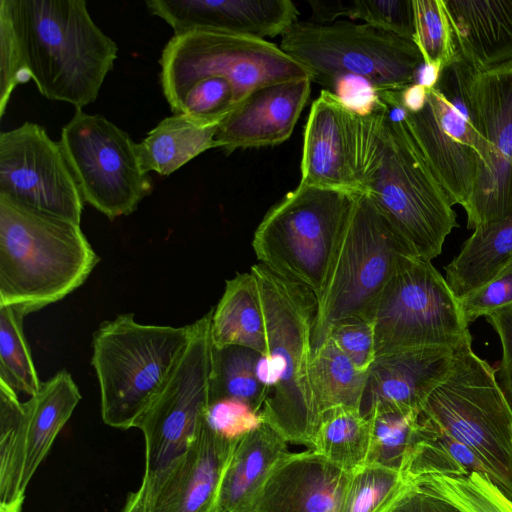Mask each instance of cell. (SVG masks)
Returning <instances> with one entry per match:
<instances>
[{"instance_id":"cell-1","label":"cell","mask_w":512,"mask_h":512,"mask_svg":"<svg viewBox=\"0 0 512 512\" xmlns=\"http://www.w3.org/2000/svg\"><path fill=\"white\" fill-rule=\"evenodd\" d=\"M28 80L47 99L76 109L93 103L113 69L118 46L92 20L84 0H0Z\"/></svg>"},{"instance_id":"cell-2","label":"cell","mask_w":512,"mask_h":512,"mask_svg":"<svg viewBox=\"0 0 512 512\" xmlns=\"http://www.w3.org/2000/svg\"><path fill=\"white\" fill-rule=\"evenodd\" d=\"M250 271L259 284L267 334V352L257 363L265 387L261 415L287 442L310 449L321 418L310 383L317 297L260 263Z\"/></svg>"},{"instance_id":"cell-3","label":"cell","mask_w":512,"mask_h":512,"mask_svg":"<svg viewBox=\"0 0 512 512\" xmlns=\"http://www.w3.org/2000/svg\"><path fill=\"white\" fill-rule=\"evenodd\" d=\"M98 261L80 224L0 196V306L40 310L80 287Z\"/></svg>"},{"instance_id":"cell-4","label":"cell","mask_w":512,"mask_h":512,"mask_svg":"<svg viewBox=\"0 0 512 512\" xmlns=\"http://www.w3.org/2000/svg\"><path fill=\"white\" fill-rule=\"evenodd\" d=\"M388 105V104H387ZM379 137L358 182L412 253L431 261L458 227L457 214L405 123V110L388 105Z\"/></svg>"},{"instance_id":"cell-5","label":"cell","mask_w":512,"mask_h":512,"mask_svg":"<svg viewBox=\"0 0 512 512\" xmlns=\"http://www.w3.org/2000/svg\"><path fill=\"white\" fill-rule=\"evenodd\" d=\"M183 327L140 324L133 314L103 322L93 335L92 366L100 387L103 422L129 429L164 387L191 337Z\"/></svg>"},{"instance_id":"cell-6","label":"cell","mask_w":512,"mask_h":512,"mask_svg":"<svg viewBox=\"0 0 512 512\" xmlns=\"http://www.w3.org/2000/svg\"><path fill=\"white\" fill-rule=\"evenodd\" d=\"M418 419L472 450L487 477L512 499V406L472 343L454 351L451 370L426 398Z\"/></svg>"},{"instance_id":"cell-7","label":"cell","mask_w":512,"mask_h":512,"mask_svg":"<svg viewBox=\"0 0 512 512\" xmlns=\"http://www.w3.org/2000/svg\"><path fill=\"white\" fill-rule=\"evenodd\" d=\"M358 193L302 183L271 207L254 232L260 264L321 296Z\"/></svg>"},{"instance_id":"cell-8","label":"cell","mask_w":512,"mask_h":512,"mask_svg":"<svg viewBox=\"0 0 512 512\" xmlns=\"http://www.w3.org/2000/svg\"><path fill=\"white\" fill-rule=\"evenodd\" d=\"M476 71L458 58L428 90L424 108L405 123L453 205L467 206L488 146L475 95Z\"/></svg>"},{"instance_id":"cell-9","label":"cell","mask_w":512,"mask_h":512,"mask_svg":"<svg viewBox=\"0 0 512 512\" xmlns=\"http://www.w3.org/2000/svg\"><path fill=\"white\" fill-rule=\"evenodd\" d=\"M406 255L415 256L374 202L358 193L317 299L312 352L336 323L349 318L373 321L378 299Z\"/></svg>"},{"instance_id":"cell-10","label":"cell","mask_w":512,"mask_h":512,"mask_svg":"<svg viewBox=\"0 0 512 512\" xmlns=\"http://www.w3.org/2000/svg\"><path fill=\"white\" fill-rule=\"evenodd\" d=\"M280 48L323 86L352 75L367 80L377 91L401 90L415 82L424 62L413 41L348 21H297L281 36Z\"/></svg>"},{"instance_id":"cell-11","label":"cell","mask_w":512,"mask_h":512,"mask_svg":"<svg viewBox=\"0 0 512 512\" xmlns=\"http://www.w3.org/2000/svg\"><path fill=\"white\" fill-rule=\"evenodd\" d=\"M375 354L426 347L456 350L472 336L446 279L431 261L402 257L373 314Z\"/></svg>"},{"instance_id":"cell-12","label":"cell","mask_w":512,"mask_h":512,"mask_svg":"<svg viewBox=\"0 0 512 512\" xmlns=\"http://www.w3.org/2000/svg\"><path fill=\"white\" fill-rule=\"evenodd\" d=\"M159 62L163 93L202 78L217 77L232 83L238 104L265 85L311 77L280 46L265 39L219 31L174 34Z\"/></svg>"},{"instance_id":"cell-13","label":"cell","mask_w":512,"mask_h":512,"mask_svg":"<svg viewBox=\"0 0 512 512\" xmlns=\"http://www.w3.org/2000/svg\"><path fill=\"white\" fill-rule=\"evenodd\" d=\"M59 142L84 201L110 220L132 214L151 194L136 143L104 116L76 109Z\"/></svg>"},{"instance_id":"cell-14","label":"cell","mask_w":512,"mask_h":512,"mask_svg":"<svg viewBox=\"0 0 512 512\" xmlns=\"http://www.w3.org/2000/svg\"><path fill=\"white\" fill-rule=\"evenodd\" d=\"M213 309L192 323L190 341L173 372L136 424L145 441L150 479L182 454L195 437L210 402Z\"/></svg>"},{"instance_id":"cell-15","label":"cell","mask_w":512,"mask_h":512,"mask_svg":"<svg viewBox=\"0 0 512 512\" xmlns=\"http://www.w3.org/2000/svg\"><path fill=\"white\" fill-rule=\"evenodd\" d=\"M0 196L77 224L85 202L60 142L32 122L0 133Z\"/></svg>"},{"instance_id":"cell-16","label":"cell","mask_w":512,"mask_h":512,"mask_svg":"<svg viewBox=\"0 0 512 512\" xmlns=\"http://www.w3.org/2000/svg\"><path fill=\"white\" fill-rule=\"evenodd\" d=\"M475 95L488 158L464 209L473 230L512 214V62L478 73Z\"/></svg>"},{"instance_id":"cell-17","label":"cell","mask_w":512,"mask_h":512,"mask_svg":"<svg viewBox=\"0 0 512 512\" xmlns=\"http://www.w3.org/2000/svg\"><path fill=\"white\" fill-rule=\"evenodd\" d=\"M238 441L217 434L203 417L187 449L157 475L142 479L146 512H216L222 479Z\"/></svg>"},{"instance_id":"cell-18","label":"cell","mask_w":512,"mask_h":512,"mask_svg":"<svg viewBox=\"0 0 512 512\" xmlns=\"http://www.w3.org/2000/svg\"><path fill=\"white\" fill-rule=\"evenodd\" d=\"M356 113L323 89L304 128L300 183L360 193L355 177Z\"/></svg>"},{"instance_id":"cell-19","label":"cell","mask_w":512,"mask_h":512,"mask_svg":"<svg viewBox=\"0 0 512 512\" xmlns=\"http://www.w3.org/2000/svg\"><path fill=\"white\" fill-rule=\"evenodd\" d=\"M149 11L175 34L219 31L265 39L283 35L298 20L290 0H149Z\"/></svg>"},{"instance_id":"cell-20","label":"cell","mask_w":512,"mask_h":512,"mask_svg":"<svg viewBox=\"0 0 512 512\" xmlns=\"http://www.w3.org/2000/svg\"><path fill=\"white\" fill-rule=\"evenodd\" d=\"M311 82V77L296 78L253 91L217 126L216 147L230 154L286 141L307 104Z\"/></svg>"},{"instance_id":"cell-21","label":"cell","mask_w":512,"mask_h":512,"mask_svg":"<svg viewBox=\"0 0 512 512\" xmlns=\"http://www.w3.org/2000/svg\"><path fill=\"white\" fill-rule=\"evenodd\" d=\"M350 473L312 449L288 452L244 512H337Z\"/></svg>"},{"instance_id":"cell-22","label":"cell","mask_w":512,"mask_h":512,"mask_svg":"<svg viewBox=\"0 0 512 512\" xmlns=\"http://www.w3.org/2000/svg\"><path fill=\"white\" fill-rule=\"evenodd\" d=\"M454 351L426 347L377 356L367 371L362 415L377 403L420 412L426 398L451 370Z\"/></svg>"},{"instance_id":"cell-23","label":"cell","mask_w":512,"mask_h":512,"mask_svg":"<svg viewBox=\"0 0 512 512\" xmlns=\"http://www.w3.org/2000/svg\"><path fill=\"white\" fill-rule=\"evenodd\" d=\"M459 57L479 73L512 62V0H443Z\"/></svg>"},{"instance_id":"cell-24","label":"cell","mask_w":512,"mask_h":512,"mask_svg":"<svg viewBox=\"0 0 512 512\" xmlns=\"http://www.w3.org/2000/svg\"><path fill=\"white\" fill-rule=\"evenodd\" d=\"M80 399L81 394L72 376L66 370H62L42 382L39 391L23 403L25 490Z\"/></svg>"},{"instance_id":"cell-25","label":"cell","mask_w":512,"mask_h":512,"mask_svg":"<svg viewBox=\"0 0 512 512\" xmlns=\"http://www.w3.org/2000/svg\"><path fill=\"white\" fill-rule=\"evenodd\" d=\"M287 441L267 423L242 437L224 473L216 512H244L277 462Z\"/></svg>"},{"instance_id":"cell-26","label":"cell","mask_w":512,"mask_h":512,"mask_svg":"<svg viewBox=\"0 0 512 512\" xmlns=\"http://www.w3.org/2000/svg\"><path fill=\"white\" fill-rule=\"evenodd\" d=\"M211 337L216 349L239 346L266 354L264 308L257 278L251 271L226 281L224 293L213 308Z\"/></svg>"},{"instance_id":"cell-27","label":"cell","mask_w":512,"mask_h":512,"mask_svg":"<svg viewBox=\"0 0 512 512\" xmlns=\"http://www.w3.org/2000/svg\"><path fill=\"white\" fill-rule=\"evenodd\" d=\"M218 125H206L184 114L161 120L136 144L146 172L169 176L204 151L215 148Z\"/></svg>"},{"instance_id":"cell-28","label":"cell","mask_w":512,"mask_h":512,"mask_svg":"<svg viewBox=\"0 0 512 512\" xmlns=\"http://www.w3.org/2000/svg\"><path fill=\"white\" fill-rule=\"evenodd\" d=\"M512 260V214L477 228L446 266V281L460 298L480 287Z\"/></svg>"},{"instance_id":"cell-29","label":"cell","mask_w":512,"mask_h":512,"mask_svg":"<svg viewBox=\"0 0 512 512\" xmlns=\"http://www.w3.org/2000/svg\"><path fill=\"white\" fill-rule=\"evenodd\" d=\"M24 404L0 381V512H22L25 462Z\"/></svg>"},{"instance_id":"cell-30","label":"cell","mask_w":512,"mask_h":512,"mask_svg":"<svg viewBox=\"0 0 512 512\" xmlns=\"http://www.w3.org/2000/svg\"><path fill=\"white\" fill-rule=\"evenodd\" d=\"M366 378L329 337L313 350L310 383L320 415L338 407L360 410Z\"/></svg>"},{"instance_id":"cell-31","label":"cell","mask_w":512,"mask_h":512,"mask_svg":"<svg viewBox=\"0 0 512 512\" xmlns=\"http://www.w3.org/2000/svg\"><path fill=\"white\" fill-rule=\"evenodd\" d=\"M310 449L348 472L361 468L367 464L370 450L368 418L354 408L325 411Z\"/></svg>"},{"instance_id":"cell-32","label":"cell","mask_w":512,"mask_h":512,"mask_svg":"<svg viewBox=\"0 0 512 512\" xmlns=\"http://www.w3.org/2000/svg\"><path fill=\"white\" fill-rule=\"evenodd\" d=\"M472 471L485 474L482 463L472 450L419 421L416 441L402 469L409 482L430 474L459 475Z\"/></svg>"},{"instance_id":"cell-33","label":"cell","mask_w":512,"mask_h":512,"mask_svg":"<svg viewBox=\"0 0 512 512\" xmlns=\"http://www.w3.org/2000/svg\"><path fill=\"white\" fill-rule=\"evenodd\" d=\"M419 412L391 404L377 403L365 415L370 423L368 462L403 469L416 441Z\"/></svg>"},{"instance_id":"cell-34","label":"cell","mask_w":512,"mask_h":512,"mask_svg":"<svg viewBox=\"0 0 512 512\" xmlns=\"http://www.w3.org/2000/svg\"><path fill=\"white\" fill-rule=\"evenodd\" d=\"M260 353L245 347H213L210 401L233 398L261 413L265 387L257 375Z\"/></svg>"},{"instance_id":"cell-35","label":"cell","mask_w":512,"mask_h":512,"mask_svg":"<svg viewBox=\"0 0 512 512\" xmlns=\"http://www.w3.org/2000/svg\"><path fill=\"white\" fill-rule=\"evenodd\" d=\"M409 483L451 503L462 512H512V499L484 473L430 474Z\"/></svg>"},{"instance_id":"cell-36","label":"cell","mask_w":512,"mask_h":512,"mask_svg":"<svg viewBox=\"0 0 512 512\" xmlns=\"http://www.w3.org/2000/svg\"><path fill=\"white\" fill-rule=\"evenodd\" d=\"M408 485L401 470L367 463L350 473L337 512H389Z\"/></svg>"},{"instance_id":"cell-37","label":"cell","mask_w":512,"mask_h":512,"mask_svg":"<svg viewBox=\"0 0 512 512\" xmlns=\"http://www.w3.org/2000/svg\"><path fill=\"white\" fill-rule=\"evenodd\" d=\"M25 316L10 306H0V381L17 394L34 396L40 382L23 332Z\"/></svg>"},{"instance_id":"cell-38","label":"cell","mask_w":512,"mask_h":512,"mask_svg":"<svg viewBox=\"0 0 512 512\" xmlns=\"http://www.w3.org/2000/svg\"><path fill=\"white\" fill-rule=\"evenodd\" d=\"M414 43L426 64L443 69L459 58L443 0H412Z\"/></svg>"},{"instance_id":"cell-39","label":"cell","mask_w":512,"mask_h":512,"mask_svg":"<svg viewBox=\"0 0 512 512\" xmlns=\"http://www.w3.org/2000/svg\"><path fill=\"white\" fill-rule=\"evenodd\" d=\"M342 16L414 42L412 0L343 1Z\"/></svg>"},{"instance_id":"cell-40","label":"cell","mask_w":512,"mask_h":512,"mask_svg":"<svg viewBox=\"0 0 512 512\" xmlns=\"http://www.w3.org/2000/svg\"><path fill=\"white\" fill-rule=\"evenodd\" d=\"M204 418L213 431L231 441L240 440L264 423L261 413L233 398L210 401Z\"/></svg>"},{"instance_id":"cell-41","label":"cell","mask_w":512,"mask_h":512,"mask_svg":"<svg viewBox=\"0 0 512 512\" xmlns=\"http://www.w3.org/2000/svg\"><path fill=\"white\" fill-rule=\"evenodd\" d=\"M336 347L362 372H367L376 358L373 321L349 318L336 323L328 332Z\"/></svg>"},{"instance_id":"cell-42","label":"cell","mask_w":512,"mask_h":512,"mask_svg":"<svg viewBox=\"0 0 512 512\" xmlns=\"http://www.w3.org/2000/svg\"><path fill=\"white\" fill-rule=\"evenodd\" d=\"M28 81L9 13L0 1V117L15 88Z\"/></svg>"},{"instance_id":"cell-43","label":"cell","mask_w":512,"mask_h":512,"mask_svg":"<svg viewBox=\"0 0 512 512\" xmlns=\"http://www.w3.org/2000/svg\"><path fill=\"white\" fill-rule=\"evenodd\" d=\"M469 324L479 317L512 304V260L480 287L458 298Z\"/></svg>"},{"instance_id":"cell-44","label":"cell","mask_w":512,"mask_h":512,"mask_svg":"<svg viewBox=\"0 0 512 512\" xmlns=\"http://www.w3.org/2000/svg\"><path fill=\"white\" fill-rule=\"evenodd\" d=\"M326 87L335 94L350 110L366 115L374 111L380 104L375 87L367 80L347 75L336 78Z\"/></svg>"},{"instance_id":"cell-45","label":"cell","mask_w":512,"mask_h":512,"mask_svg":"<svg viewBox=\"0 0 512 512\" xmlns=\"http://www.w3.org/2000/svg\"><path fill=\"white\" fill-rule=\"evenodd\" d=\"M497 333L502 357L498 369V381L512 406V304L485 316Z\"/></svg>"},{"instance_id":"cell-46","label":"cell","mask_w":512,"mask_h":512,"mask_svg":"<svg viewBox=\"0 0 512 512\" xmlns=\"http://www.w3.org/2000/svg\"><path fill=\"white\" fill-rule=\"evenodd\" d=\"M389 512H462L451 503L416 485L408 487Z\"/></svg>"},{"instance_id":"cell-47","label":"cell","mask_w":512,"mask_h":512,"mask_svg":"<svg viewBox=\"0 0 512 512\" xmlns=\"http://www.w3.org/2000/svg\"><path fill=\"white\" fill-rule=\"evenodd\" d=\"M442 69L435 65L422 63L416 71L415 82L426 89H432L437 84Z\"/></svg>"},{"instance_id":"cell-48","label":"cell","mask_w":512,"mask_h":512,"mask_svg":"<svg viewBox=\"0 0 512 512\" xmlns=\"http://www.w3.org/2000/svg\"><path fill=\"white\" fill-rule=\"evenodd\" d=\"M122 512H146V485L143 481L137 491L128 495Z\"/></svg>"},{"instance_id":"cell-49","label":"cell","mask_w":512,"mask_h":512,"mask_svg":"<svg viewBox=\"0 0 512 512\" xmlns=\"http://www.w3.org/2000/svg\"><path fill=\"white\" fill-rule=\"evenodd\" d=\"M23 512V511H22Z\"/></svg>"}]
</instances>
